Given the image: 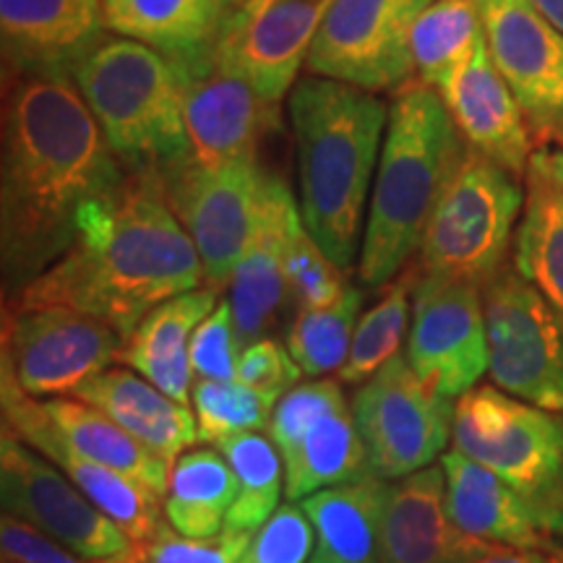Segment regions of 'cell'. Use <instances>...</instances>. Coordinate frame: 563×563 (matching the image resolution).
Wrapping results in <instances>:
<instances>
[{
	"mask_svg": "<svg viewBox=\"0 0 563 563\" xmlns=\"http://www.w3.org/2000/svg\"><path fill=\"white\" fill-rule=\"evenodd\" d=\"M129 173L74 79L5 76L0 146V256L5 298L58 262L89 201Z\"/></svg>",
	"mask_w": 563,
	"mask_h": 563,
	"instance_id": "6da1fadb",
	"label": "cell"
},
{
	"mask_svg": "<svg viewBox=\"0 0 563 563\" xmlns=\"http://www.w3.org/2000/svg\"><path fill=\"white\" fill-rule=\"evenodd\" d=\"M203 285L199 251L159 183L129 175L81 209L68 251L5 306H68L129 340L152 308Z\"/></svg>",
	"mask_w": 563,
	"mask_h": 563,
	"instance_id": "7a4b0ae2",
	"label": "cell"
},
{
	"mask_svg": "<svg viewBox=\"0 0 563 563\" xmlns=\"http://www.w3.org/2000/svg\"><path fill=\"white\" fill-rule=\"evenodd\" d=\"M300 220L340 269L361 258L389 104L352 84L306 76L287 100Z\"/></svg>",
	"mask_w": 563,
	"mask_h": 563,
	"instance_id": "3957f363",
	"label": "cell"
},
{
	"mask_svg": "<svg viewBox=\"0 0 563 563\" xmlns=\"http://www.w3.org/2000/svg\"><path fill=\"white\" fill-rule=\"evenodd\" d=\"M467 150L439 91L420 81L394 91L357 258L365 287H386L420 253L428 222Z\"/></svg>",
	"mask_w": 563,
	"mask_h": 563,
	"instance_id": "277c9868",
	"label": "cell"
},
{
	"mask_svg": "<svg viewBox=\"0 0 563 563\" xmlns=\"http://www.w3.org/2000/svg\"><path fill=\"white\" fill-rule=\"evenodd\" d=\"M74 84L129 175L159 180L191 157L183 84L165 55L110 34L76 66Z\"/></svg>",
	"mask_w": 563,
	"mask_h": 563,
	"instance_id": "5b68a950",
	"label": "cell"
},
{
	"mask_svg": "<svg viewBox=\"0 0 563 563\" xmlns=\"http://www.w3.org/2000/svg\"><path fill=\"white\" fill-rule=\"evenodd\" d=\"M454 449L511 485L551 538H563V420L511 397L475 386L456 399Z\"/></svg>",
	"mask_w": 563,
	"mask_h": 563,
	"instance_id": "8992f818",
	"label": "cell"
},
{
	"mask_svg": "<svg viewBox=\"0 0 563 563\" xmlns=\"http://www.w3.org/2000/svg\"><path fill=\"white\" fill-rule=\"evenodd\" d=\"M525 186L519 175L467 150L443 191L420 245V269L485 285L506 266Z\"/></svg>",
	"mask_w": 563,
	"mask_h": 563,
	"instance_id": "52a82bcc",
	"label": "cell"
},
{
	"mask_svg": "<svg viewBox=\"0 0 563 563\" xmlns=\"http://www.w3.org/2000/svg\"><path fill=\"white\" fill-rule=\"evenodd\" d=\"M488 371L496 386L540 410L563 412V319L506 264L481 287Z\"/></svg>",
	"mask_w": 563,
	"mask_h": 563,
	"instance_id": "ba28073f",
	"label": "cell"
},
{
	"mask_svg": "<svg viewBox=\"0 0 563 563\" xmlns=\"http://www.w3.org/2000/svg\"><path fill=\"white\" fill-rule=\"evenodd\" d=\"M371 473L378 481H402L431 467L454 439V399L431 389L397 355L352 397Z\"/></svg>",
	"mask_w": 563,
	"mask_h": 563,
	"instance_id": "9c48e42d",
	"label": "cell"
},
{
	"mask_svg": "<svg viewBox=\"0 0 563 563\" xmlns=\"http://www.w3.org/2000/svg\"><path fill=\"white\" fill-rule=\"evenodd\" d=\"M123 336L95 316L68 306H3L0 368L34 399L74 397L110 368Z\"/></svg>",
	"mask_w": 563,
	"mask_h": 563,
	"instance_id": "30bf717a",
	"label": "cell"
},
{
	"mask_svg": "<svg viewBox=\"0 0 563 563\" xmlns=\"http://www.w3.org/2000/svg\"><path fill=\"white\" fill-rule=\"evenodd\" d=\"M266 435L285 464L287 501L373 477L352 405L334 378L292 386L274 407Z\"/></svg>",
	"mask_w": 563,
	"mask_h": 563,
	"instance_id": "8fae6325",
	"label": "cell"
},
{
	"mask_svg": "<svg viewBox=\"0 0 563 563\" xmlns=\"http://www.w3.org/2000/svg\"><path fill=\"white\" fill-rule=\"evenodd\" d=\"M0 496L3 514L19 517L34 530L84 559H136L141 545L123 527L9 428L0 431Z\"/></svg>",
	"mask_w": 563,
	"mask_h": 563,
	"instance_id": "7c38bea8",
	"label": "cell"
},
{
	"mask_svg": "<svg viewBox=\"0 0 563 563\" xmlns=\"http://www.w3.org/2000/svg\"><path fill=\"white\" fill-rule=\"evenodd\" d=\"M433 0H332L306 68L373 95L415 81L410 34Z\"/></svg>",
	"mask_w": 563,
	"mask_h": 563,
	"instance_id": "4fadbf2b",
	"label": "cell"
},
{
	"mask_svg": "<svg viewBox=\"0 0 563 563\" xmlns=\"http://www.w3.org/2000/svg\"><path fill=\"white\" fill-rule=\"evenodd\" d=\"M483 37L538 150H563V32L532 0H475Z\"/></svg>",
	"mask_w": 563,
	"mask_h": 563,
	"instance_id": "5bb4252c",
	"label": "cell"
},
{
	"mask_svg": "<svg viewBox=\"0 0 563 563\" xmlns=\"http://www.w3.org/2000/svg\"><path fill=\"white\" fill-rule=\"evenodd\" d=\"M412 371L443 397L460 399L488 371L481 285L422 272L412 292L407 334Z\"/></svg>",
	"mask_w": 563,
	"mask_h": 563,
	"instance_id": "9a60e30c",
	"label": "cell"
},
{
	"mask_svg": "<svg viewBox=\"0 0 563 563\" xmlns=\"http://www.w3.org/2000/svg\"><path fill=\"white\" fill-rule=\"evenodd\" d=\"M262 165L209 170L183 162L159 178L167 207L191 235L203 264V277L214 290H228L249 241Z\"/></svg>",
	"mask_w": 563,
	"mask_h": 563,
	"instance_id": "2e32d148",
	"label": "cell"
},
{
	"mask_svg": "<svg viewBox=\"0 0 563 563\" xmlns=\"http://www.w3.org/2000/svg\"><path fill=\"white\" fill-rule=\"evenodd\" d=\"M183 84L188 144L194 165H258V146L279 129V104L264 100L249 81L217 66L214 55L194 63H173Z\"/></svg>",
	"mask_w": 563,
	"mask_h": 563,
	"instance_id": "e0dca14e",
	"label": "cell"
},
{
	"mask_svg": "<svg viewBox=\"0 0 563 563\" xmlns=\"http://www.w3.org/2000/svg\"><path fill=\"white\" fill-rule=\"evenodd\" d=\"M329 5L332 0H249L217 45V66L279 104L300 81Z\"/></svg>",
	"mask_w": 563,
	"mask_h": 563,
	"instance_id": "ac0fdd59",
	"label": "cell"
},
{
	"mask_svg": "<svg viewBox=\"0 0 563 563\" xmlns=\"http://www.w3.org/2000/svg\"><path fill=\"white\" fill-rule=\"evenodd\" d=\"M0 407H3V428L47 456L97 509L123 527L139 545H146L157 534L159 525L165 522V501L157 493L115 470L89 462L87 456L70 449L42 410L40 399L21 391L5 368H0Z\"/></svg>",
	"mask_w": 563,
	"mask_h": 563,
	"instance_id": "d6986e66",
	"label": "cell"
},
{
	"mask_svg": "<svg viewBox=\"0 0 563 563\" xmlns=\"http://www.w3.org/2000/svg\"><path fill=\"white\" fill-rule=\"evenodd\" d=\"M298 220L300 207L290 186L277 173L264 170L253 203L249 241L230 282V306L243 347L269 336L287 298H292L285 264Z\"/></svg>",
	"mask_w": 563,
	"mask_h": 563,
	"instance_id": "ffe728a7",
	"label": "cell"
},
{
	"mask_svg": "<svg viewBox=\"0 0 563 563\" xmlns=\"http://www.w3.org/2000/svg\"><path fill=\"white\" fill-rule=\"evenodd\" d=\"M108 37L102 0H0L5 76L74 79Z\"/></svg>",
	"mask_w": 563,
	"mask_h": 563,
	"instance_id": "44dd1931",
	"label": "cell"
},
{
	"mask_svg": "<svg viewBox=\"0 0 563 563\" xmlns=\"http://www.w3.org/2000/svg\"><path fill=\"white\" fill-rule=\"evenodd\" d=\"M470 150L525 178L532 139L509 84L498 74L485 37L435 89Z\"/></svg>",
	"mask_w": 563,
	"mask_h": 563,
	"instance_id": "7402d4cb",
	"label": "cell"
},
{
	"mask_svg": "<svg viewBox=\"0 0 563 563\" xmlns=\"http://www.w3.org/2000/svg\"><path fill=\"white\" fill-rule=\"evenodd\" d=\"M493 548L454 522L441 464L386 485L382 563H477Z\"/></svg>",
	"mask_w": 563,
	"mask_h": 563,
	"instance_id": "603a6c76",
	"label": "cell"
},
{
	"mask_svg": "<svg viewBox=\"0 0 563 563\" xmlns=\"http://www.w3.org/2000/svg\"><path fill=\"white\" fill-rule=\"evenodd\" d=\"M439 464L446 477L449 511L460 530L490 545L561 551L532 506L488 467L456 449L443 454Z\"/></svg>",
	"mask_w": 563,
	"mask_h": 563,
	"instance_id": "cb8c5ba5",
	"label": "cell"
},
{
	"mask_svg": "<svg viewBox=\"0 0 563 563\" xmlns=\"http://www.w3.org/2000/svg\"><path fill=\"white\" fill-rule=\"evenodd\" d=\"M110 34L141 42L170 63L211 58L230 19L241 5L235 0H102Z\"/></svg>",
	"mask_w": 563,
	"mask_h": 563,
	"instance_id": "d4e9b609",
	"label": "cell"
},
{
	"mask_svg": "<svg viewBox=\"0 0 563 563\" xmlns=\"http://www.w3.org/2000/svg\"><path fill=\"white\" fill-rule=\"evenodd\" d=\"M108 415L150 452L173 464L199 443L196 415L131 368H104L74 394Z\"/></svg>",
	"mask_w": 563,
	"mask_h": 563,
	"instance_id": "484cf974",
	"label": "cell"
},
{
	"mask_svg": "<svg viewBox=\"0 0 563 563\" xmlns=\"http://www.w3.org/2000/svg\"><path fill=\"white\" fill-rule=\"evenodd\" d=\"M220 298V290L203 285L159 302L123 342L118 361L152 382L167 397L188 405L194 391V332L214 311Z\"/></svg>",
	"mask_w": 563,
	"mask_h": 563,
	"instance_id": "4316f807",
	"label": "cell"
},
{
	"mask_svg": "<svg viewBox=\"0 0 563 563\" xmlns=\"http://www.w3.org/2000/svg\"><path fill=\"white\" fill-rule=\"evenodd\" d=\"M389 481L334 485L302 498L316 532L313 559L327 563H382V519Z\"/></svg>",
	"mask_w": 563,
	"mask_h": 563,
	"instance_id": "83f0119b",
	"label": "cell"
},
{
	"mask_svg": "<svg viewBox=\"0 0 563 563\" xmlns=\"http://www.w3.org/2000/svg\"><path fill=\"white\" fill-rule=\"evenodd\" d=\"M42 410L53 420L70 449H76L89 462L115 470L131 481L150 488L165 501L167 485H170V470L162 456H157L144 443H139L131 433H125L118 422L81 399H40Z\"/></svg>",
	"mask_w": 563,
	"mask_h": 563,
	"instance_id": "f1b7e54d",
	"label": "cell"
},
{
	"mask_svg": "<svg viewBox=\"0 0 563 563\" xmlns=\"http://www.w3.org/2000/svg\"><path fill=\"white\" fill-rule=\"evenodd\" d=\"M514 269L563 319V188L532 162L525 175V209L514 235Z\"/></svg>",
	"mask_w": 563,
	"mask_h": 563,
	"instance_id": "f546056e",
	"label": "cell"
},
{
	"mask_svg": "<svg viewBox=\"0 0 563 563\" xmlns=\"http://www.w3.org/2000/svg\"><path fill=\"white\" fill-rule=\"evenodd\" d=\"M238 496V477L220 449L196 446L175 460L165 496V519L188 538L220 534Z\"/></svg>",
	"mask_w": 563,
	"mask_h": 563,
	"instance_id": "4dcf8cb0",
	"label": "cell"
},
{
	"mask_svg": "<svg viewBox=\"0 0 563 563\" xmlns=\"http://www.w3.org/2000/svg\"><path fill=\"white\" fill-rule=\"evenodd\" d=\"M238 477V496L228 511V530L258 532L279 509L285 464L264 433H241L217 443Z\"/></svg>",
	"mask_w": 563,
	"mask_h": 563,
	"instance_id": "1f68e13d",
	"label": "cell"
},
{
	"mask_svg": "<svg viewBox=\"0 0 563 563\" xmlns=\"http://www.w3.org/2000/svg\"><path fill=\"white\" fill-rule=\"evenodd\" d=\"M418 279V272H402L386 285L382 298L373 302L368 311L361 313L347 363L340 371V382L365 384L399 355L405 336L410 334L412 292Z\"/></svg>",
	"mask_w": 563,
	"mask_h": 563,
	"instance_id": "d6a6232c",
	"label": "cell"
},
{
	"mask_svg": "<svg viewBox=\"0 0 563 563\" xmlns=\"http://www.w3.org/2000/svg\"><path fill=\"white\" fill-rule=\"evenodd\" d=\"M483 37V21L475 0H433L415 19L410 51L415 76L426 87L439 89Z\"/></svg>",
	"mask_w": 563,
	"mask_h": 563,
	"instance_id": "836d02e7",
	"label": "cell"
},
{
	"mask_svg": "<svg viewBox=\"0 0 563 563\" xmlns=\"http://www.w3.org/2000/svg\"><path fill=\"white\" fill-rule=\"evenodd\" d=\"M363 290L355 285L327 308H300L287 329V350L306 376L340 373L347 363L352 336L363 313Z\"/></svg>",
	"mask_w": 563,
	"mask_h": 563,
	"instance_id": "e575fe53",
	"label": "cell"
},
{
	"mask_svg": "<svg viewBox=\"0 0 563 563\" xmlns=\"http://www.w3.org/2000/svg\"><path fill=\"white\" fill-rule=\"evenodd\" d=\"M194 415L199 428V443L217 446L224 439L241 433H264L279 399L253 389L243 382H203L196 378Z\"/></svg>",
	"mask_w": 563,
	"mask_h": 563,
	"instance_id": "d590c367",
	"label": "cell"
},
{
	"mask_svg": "<svg viewBox=\"0 0 563 563\" xmlns=\"http://www.w3.org/2000/svg\"><path fill=\"white\" fill-rule=\"evenodd\" d=\"M287 285L298 308H327L347 287L342 269L313 241L302 220L295 222L287 245Z\"/></svg>",
	"mask_w": 563,
	"mask_h": 563,
	"instance_id": "8d00e7d4",
	"label": "cell"
},
{
	"mask_svg": "<svg viewBox=\"0 0 563 563\" xmlns=\"http://www.w3.org/2000/svg\"><path fill=\"white\" fill-rule=\"evenodd\" d=\"M241 336H238L235 316L230 298H220L207 319L199 323L191 340L194 376L203 382H238L241 363Z\"/></svg>",
	"mask_w": 563,
	"mask_h": 563,
	"instance_id": "74e56055",
	"label": "cell"
},
{
	"mask_svg": "<svg viewBox=\"0 0 563 563\" xmlns=\"http://www.w3.org/2000/svg\"><path fill=\"white\" fill-rule=\"evenodd\" d=\"M256 532L224 530L211 538H188L167 522L146 545H141L144 563H235Z\"/></svg>",
	"mask_w": 563,
	"mask_h": 563,
	"instance_id": "f35d334b",
	"label": "cell"
},
{
	"mask_svg": "<svg viewBox=\"0 0 563 563\" xmlns=\"http://www.w3.org/2000/svg\"><path fill=\"white\" fill-rule=\"evenodd\" d=\"M316 551V532L300 504L279 506L277 514L253 534L235 563H308Z\"/></svg>",
	"mask_w": 563,
	"mask_h": 563,
	"instance_id": "ab89813d",
	"label": "cell"
},
{
	"mask_svg": "<svg viewBox=\"0 0 563 563\" xmlns=\"http://www.w3.org/2000/svg\"><path fill=\"white\" fill-rule=\"evenodd\" d=\"M300 365L287 350V344L264 336V340L249 344L241 352V363H238V382L253 389L272 394L282 399L292 386L300 384Z\"/></svg>",
	"mask_w": 563,
	"mask_h": 563,
	"instance_id": "60d3db41",
	"label": "cell"
},
{
	"mask_svg": "<svg viewBox=\"0 0 563 563\" xmlns=\"http://www.w3.org/2000/svg\"><path fill=\"white\" fill-rule=\"evenodd\" d=\"M0 555L3 563H144V555L136 559H84L68 551L66 545L21 522L19 517L3 514L0 519Z\"/></svg>",
	"mask_w": 563,
	"mask_h": 563,
	"instance_id": "b9f144b4",
	"label": "cell"
},
{
	"mask_svg": "<svg viewBox=\"0 0 563 563\" xmlns=\"http://www.w3.org/2000/svg\"><path fill=\"white\" fill-rule=\"evenodd\" d=\"M477 563H563V551H540V548H504L496 545Z\"/></svg>",
	"mask_w": 563,
	"mask_h": 563,
	"instance_id": "7bdbcfd3",
	"label": "cell"
},
{
	"mask_svg": "<svg viewBox=\"0 0 563 563\" xmlns=\"http://www.w3.org/2000/svg\"><path fill=\"white\" fill-rule=\"evenodd\" d=\"M530 162L563 188V150H538Z\"/></svg>",
	"mask_w": 563,
	"mask_h": 563,
	"instance_id": "ee69618b",
	"label": "cell"
},
{
	"mask_svg": "<svg viewBox=\"0 0 563 563\" xmlns=\"http://www.w3.org/2000/svg\"><path fill=\"white\" fill-rule=\"evenodd\" d=\"M532 5L551 21L555 30L563 32V0H532Z\"/></svg>",
	"mask_w": 563,
	"mask_h": 563,
	"instance_id": "f6af8a7d",
	"label": "cell"
},
{
	"mask_svg": "<svg viewBox=\"0 0 563 563\" xmlns=\"http://www.w3.org/2000/svg\"><path fill=\"white\" fill-rule=\"evenodd\" d=\"M308 563H327V561H319V559H313V555H311V561H308Z\"/></svg>",
	"mask_w": 563,
	"mask_h": 563,
	"instance_id": "bcb514c9",
	"label": "cell"
},
{
	"mask_svg": "<svg viewBox=\"0 0 563 563\" xmlns=\"http://www.w3.org/2000/svg\"><path fill=\"white\" fill-rule=\"evenodd\" d=\"M235 3H238V5H243V3H249V0H235Z\"/></svg>",
	"mask_w": 563,
	"mask_h": 563,
	"instance_id": "7dc6e473",
	"label": "cell"
}]
</instances>
